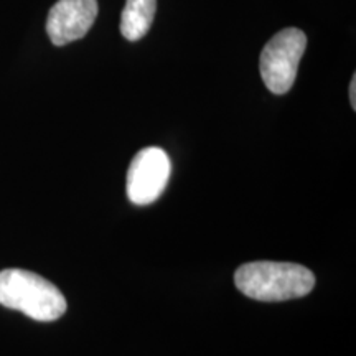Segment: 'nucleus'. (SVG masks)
<instances>
[{
  "mask_svg": "<svg viewBox=\"0 0 356 356\" xmlns=\"http://www.w3.org/2000/svg\"><path fill=\"white\" fill-rule=\"evenodd\" d=\"M234 282L249 299L282 302L310 293L315 286V275L300 264L259 261L239 267Z\"/></svg>",
  "mask_w": 356,
  "mask_h": 356,
  "instance_id": "nucleus-1",
  "label": "nucleus"
},
{
  "mask_svg": "<svg viewBox=\"0 0 356 356\" xmlns=\"http://www.w3.org/2000/svg\"><path fill=\"white\" fill-rule=\"evenodd\" d=\"M0 305L19 310L37 322H53L66 312L63 293L50 280L24 269L0 273Z\"/></svg>",
  "mask_w": 356,
  "mask_h": 356,
  "instance_id": "nucleus-2",
  "label": "nucleus"
},
{
  "mask_svg": "<svg viewBox=\"0 0 356 356\" xmlns=\"http://www.w3.org/2000/svg\"><path fill=\"white\" fill-rule=\"evenodd\" d=\"M305 47L307 37L299 29H284L267 42L261 53L259 70L270 92L286 95L291 91Z\"/></svg>",
  "mask_w": 356,
  "mask_h": 356,
  "instance_id": "nucleus-3",
  "label": "nucleus"
},
{
  "mask_svg": "<svg viewBox=\"0 0 356 356\" xmlns=\"http://www.w3.org/2000/svg\"><path fill=\"white\" fill-rule=\"evenodd\" d=\"M172 163L160 147H145L132 159L127 172V197L134 204L145 207L163 193L170 178Z\"/></svg>",
  "mask_w": 356,
  "mask_h": 356,
  "instance_id": "nucleus-4",
  "label": "nucleus"
},
{
  "mask_svg": "<svg viewBox=\"0 0 356 356\" xmlns=\"http://www.w3.org/2000/svg\"><path fill=\"white\" fill-rule=\"evenodd\" d=\"M97 17V0H58L47 19V33L56 47L83 38Z\"/></svg>",
  "mask_w": 356,
  "mask_h": 356,
  "instance_id": "nucleus-5",
  "label": "nucleus"
},
{
  "mask_svg": "<svg viewBox=\"0 0 356 356\" xmlns=\"http://www.w3.org/2000/svg\"><path fill=\"white\" fill-rule=\"evenodd\" d=\"M157 0H126L121 17V33L129 42L145 37L152 26Z\"/></svg>",
  "mask_w": 356,
  "mask_h": 356,
  "instance_id": "nucleus-6",
  "label": "nucleus"
},
{
  "mask_svg": "<svg viewBox=\"0 0 356 356\" xmlns=\"http://www.w3.org/2000/svg\"><path fill=\"white\" fill-rule=\"evenodd\" d=\"M350 102L351 108L356 109V76H353L350 83Z\"/></svg>",
  "mask_w": 356,
  "mask_h": 356,
  "instance_id": "nucleus-7",
  "label": "nucleus"
}]
</instances>
